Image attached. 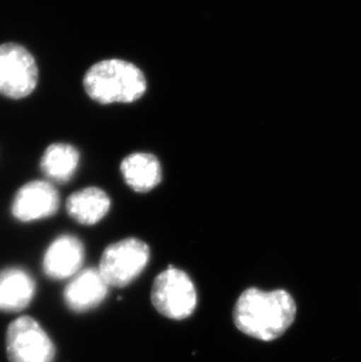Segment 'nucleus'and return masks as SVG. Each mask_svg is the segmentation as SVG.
Instances as JSON below:
<instances>
[{
    "mask_svg": "<svg viewBox=\"0 0 361 362\" xmlns=\"http://www.w3.org/2000/svg\"><path fill=\"white\" fill-rule=\"evenodd\" d=\"M296 303L287 291H244L234 308V322L244 334L273 341L289 329L296 318Z\"/></svg>",
    "mask_w": 361,
    "mask_h": 362,
    "instance_id": "obj_1",
    "label": "nucleus"
},
{
    "mask_svg": "<svg viewBox=\"0 0 361 362\" xmlns=\"http://www.w3.org/2000/svg\"><path fill=\"white\" fill-rule=\"evenodd\" d=\"M86 93L103 105L130 103L144 96L147 80L139 67L121 59L96 62L84 78Z\"/></svg>",
    "mask_w": 361,
    "mask_h": 362,
    "instance_id": "obj_2",
    "label": "nucleus"
},
{
    "mask_svg": "<svg viewBox=\"0 0 361 362\" xmlns=\"http://www.w3.org/2000/svg\"><path fill=\"white\" fill-rule=\"evenodd\" d=\"M151 303L164 317L182 320L196 310L197 293L194 283L184 271L169 267L154 281Z\"/></svg>",
    "mask_w": 361,
    "mask_h": 362,
    "instance_id": "obj_3",
    "label": "nucleus"
},
{
    "mask_svg": "<svg viewBox=\"0 0 361 362\" xmlns=\"http://www.w3.org/2000/svg\"><path fill=\"white\" fill-rule=\"evenodd\" d=\"M149 257V246L137 238L113 243L101 256L100 274L109 287L128 286L144 272Z\"/></svg>",
    "mask_w": 361,
    "mask_h": 362,
    "instance_id": "obj_4",
    "label": "nucleus"
},
{
    "mask_svg": "<svg viewBox=\"0 0 361 362\" xmlns=\"http://www.w3.org/2000/svg\"><path fill=\"white\" fill-rule=\"evenodd\" d=\"M38 66L33 55L21 45H0V94L23 99L33 93L38 83Z\"/></svg>",
    "mask_w": 361,
    "mask_h": 362,
    "instance_id": "obj_5",
    "label": "nucleus"
},
{
    "mask_svg": "<svg viewBox=\"0 0 361 362\" xmlns=\"http://www.w3.org/2000/svg\"><path fill=\"white\" fill-rule=\"evenodd\" d=\"M6 352L10 362H53L55 347L35 319L21 317L7 328Z\"/></svg>",
    "mask_w": 361,
    "mask_h": 362,
    "instance_id": "obj_6",
    "label": "nucleus"
},
{
    "mask_svg": "<svg viewBox=\"0 0 361 362\" xmlns=\"http://www.w3.org/2000/svg\"><path fill=\"white\" fill-rule=\"evenodd\" d=\"M60 199L57 189L46 181L23 185L14 196L12 214L21 222L48 218L58 211Z\"/></svg>",
    "mask_w": 361,
    "mask_h": 362,
    "instance_id": "obj_7",
    "label": "nucleus"
},
{
    "mask_svg": "<svg viewBox=\"0 0 361 362\" xmlns=\"http://www.w3.org/2000/svg\"><path fill=\"white\" fill-rule=\"evenodd\" d=\"M85 259L81 240L72 235L58 237L45 253L42 267L47 277L62 281L80 272Z\"/></svg>",
    "mask_w": 361,
    "mask_h": 362,
    "instance_id": "obj_8",
    "label": "nucleus"
},
{
    "mask_svg": "<svg viewBox=\"0 0 361 362\" xmlns=\"http://www.w3.org/2000/svg\"><path fill=\"white\" fill-rule=\"evenodd\" d=\"M109 285L99 269H87L75 274L64 292L66 304L78 313L96 308L108 296Z\"/></svg>",
    "mask_w": 361,
    "mask_h": 362,
    "instance_id": "obj_9",
    "label": "nucleus"
},
{
    "mask_svg": "<svg viewBox=\"0 0 361 362\" xmlns=\"http://www.w3.org/2000/svg\"><path fill=\"white\" fill-rule=\"evenodd\" d=\"M35 283L26 271L10 267L0 272V311H23L35 297Z\"/></svg>",
    "mask_w": 361,
    "mask_h": 362,
    "instance_id": "obj_10",
    "label": "nucleus"
},
{
    "mask_svg": "<svg viewBox=\"0 0 361 362\" xmlns=\"http://www.w3.org/2000/svg\"><path fill=\"white\" fill-rule=\"evenodd\" d=\"M120 168L123 180L134 192H150L162 181L160 162L153 154L134 153L123 158Z\"/></svg>",
    "mask_w": 361,
    "mask_h": 362,
    "instance_id": "obj_11",
    "label": "nucleus"
},
{
    "mask_svg": "<svg viewBox=\"0 0 361 362\" xmlns=\"http://www.w3.org/2000/svg\"><path fill=\"white\" fill-rule=\"evenodd\" d=\"M66 208L69 215L76 222L84 226H93L108 214L110 199L103 189L91 187L69 196Z\"/></svg>",
    "mask_w": 361,
    "mask_h": 362,
    "instance_id": "obj_12",
    "label": "nucleus"
},
{
    "mask_svg": "<svg viewBox=\"0 0 361 362\" xmlns=\"http://www.w3.org/2000/svg\"><path fill=\"white\" fill-rule=\"evenodd\" d=\"M80 155L67 144H51L41 158L40 168L46 177L59 183H66L78 169Z\"/></svg>",
    "mask_w": 361,
    "mask_h": 362,
    "instance_id": "obj_13",
    "label": "nucleus"
}]
</instances>
